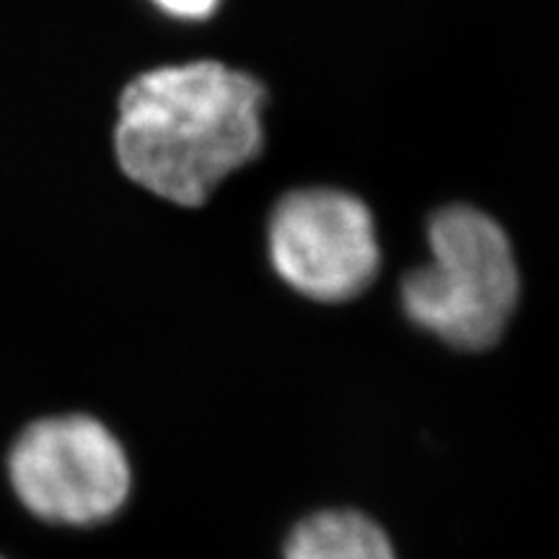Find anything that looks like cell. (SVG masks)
Returning <instances> with one entry per match:
<instances>
[{
	"label": "cell",
	"instance_id": "cell-1",
	"mask_svg": "<svg viewBox=\"0 0 559 559\" xmlns=\"http://www.w3.org/2000/svg\"><path fill=\"white\" fill-rule=\"evenodd\" d=\"M267 88L218 60L145 70L117 104L124 177L179 207H200L264 148Z\"/></svg>",
	"mask_w": 559,
	"mask_h": 559
},
{
	"label": "cell",
	"instance_id": "cell-6",
	"mask_svg": "<svg viewBox=\"0 0 559 559\" xmlns=\"http://www.w3.org/2000/svg\"><path fill=\"white\" fill-rule=\"evenodd\" d=\"M151 5L174 21H207L215 16L223 0H151Z\"/></svg>",
	"mask_w": 559,
	"mask_h": 559
},
{
	"label": "cell",
	"instance_id": "cell-5",
	"mask_svg": "<svg viewBox=\"0 0 559 559\" xmlns=\"http://www.w3.org/2000/svg\"><path fill=\"white\" fill-rule=\"evenodd\" d=\"M285 559H396L389 536L366 515L326 510L298 523Z\"/></svg>",
	"mask_w": 559,
	"mask_h": 559
},
{
	"label": "cell",
	"instance_id": "cell-4",
	"mask_svg": "<svg viewBox=\"0 0 559 559\" xmlns=\"http://www.w3.org/2000/svg\"><path fill=\"white\" fill-rule=\"evenodd\" d=\"M267 247L283 283L319 304L360 296L381 267L379 234L368 205L332 187L285 194L270 215Z\"/></svg>",
	"mask_w": 559,
	"mask_h": 559
},
{
	"label": "cell",
	"instance_id": "cell-2",
	"mask_svg": "<svg viewBox=\"0 0 559 559\" xmlns=\"http://www.w3.org/2000/svg\"><path fill=\"white\" fill-rule=\"evenodd\" d=\"M430 262L402 280V309L412 324L456 349L492 347L521 296L508 234L472 205H449L428 223Z\"/></svg>",
	"mask_w": 559,
	"mask_h": 559
},
{
	"label": "cell",
	"instance_id": "cell-3",
	"mask_svg": "<svg viewBox=\"0 0 559 559\" xmlns=\"http://www.w3.org/2000/svg\"><path fill=\"white\" fill-rule=\"evenodd\" d=\"M9 477L34 515L62 526L111 519L128 502L132 485L120 440L86 415L29 425L11 449Z\"/></svg>",
	"mask_w": 559,
	"mask_h": 559
}]
</instances>
